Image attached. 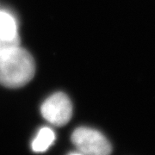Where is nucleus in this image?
<instances>
[{
    "label": "nucleus",
    "mask_w": 155,
    "mask_h": 155,
    "mask_svg": "<svg viewBox=\"0 0 155 155\" xmlns=\"http://www.w3.org/2000/svg\"><path fill=\"white\" fill-rule=\"evenodd\" d=\"M41 112L49 123L61 127L66 125L72 118V102L65 93L56 92L43 102Z\"/></svg>",
    "instance_id": "nucleus-3"
},
{
    "label": "nucleus",
    "mask_w": 155,
    "mask_h": 155,
    "mask_svg": "<svg viewBox=\"0 0 155 155\" xmlns=\"http://www.w3.org/2000/svg\"><path fill=\"white\" fill-rule=\"evenodd\" d=\"M72 141L83 155H110V141L99 131L91 127H81L74 130Z\"/></svg>",
    "instance_id": "nucleus-2"
},
{
    "label": "nucleus",
    "mask_w": 155,
    "mask_h": 155,
    "mask_svg": "<svg viewBox=\"0 0 155 155\" xmlns=\"http://www.w3.org/2000/svg\"><path fill=\"white\" fill-rule=\"evenodd\" d=\"M35 65L32 55L19 45L0 50V84L19 88L33 78Z\"/></svg>",
    "instance_id": "nucleus-1"
},
{
    "label": "nucleus",
    "mask_w": 155,
    "mask_h": 155,
    "mask_svg": "<svg viewBox=\"0 0 155 155\" xmlns=\"http://www.w3.org/2000/svg\"><path fill=\"white\" fill-rule=\"evenodd\" d=\"M55 140L54 132L50 127H45L40 129V131L34 139L31 144L32 150L36 153H42L49 148Z\"/></svg>",
    "instance_id": "nucleus-5"
},
{
    "label": "nucleus",
    "mask_w": 155,
    "mask_h": 155,
    "mask_svg": "<svg viewBox=\"0 0 155 155\" xmlns=\"http://www.w3.org/2000/svg\"><path fill=\"white\" fill-rule=\"evenodd\" d=\"M70 155H83L82 153H72V154Z\"/></svg>",
    "instance_id": "nucleus-6"
},
{
    "label": "nucleus",
    "mask_w": 155,
    "mask_h": 155,
    "mask_svg": "<svg viewBox=\"0 0 155 155\" xmlns=\"http://www.w3.org/2000/svg\"><path fill=\"white\" fill-rule=\"evenodd\" d=\"M19 45L16 18L10 12L0 11V50Z\"/></svg>",
    "instance_id": "nucleus-4"
}]
</instances>
